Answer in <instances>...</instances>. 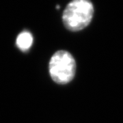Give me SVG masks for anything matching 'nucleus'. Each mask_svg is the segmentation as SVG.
<instances>
[{
    "label": "nucleus",
    "mask_w": 123,
    "mask_h": 123,
    "mask_svg": "<svg viewBox=\"0 0 123 123\" xmlns=\"http://www.w3.org/2000/svg\"><path fill=\"white\" fill-rule=\"evenodd\" d=\"M94 6L90 0H72L62 14V21L66 29L72 31L84 30L91 22Z\"/></svg>",
    "instance_id": "obj_1"
},
{
    "label": "nucleus",
    "mask_w": 123,
    "mask_h": 123,
    "mask_svg": "<svg viewBox=\"0 0 123 123\" xmlns=\"http://www.w3.org/2000/svg\"><path fill=\"white\" fill-rule=\"evenodd\" d=\"M76 62L69 52L61 50L54 53L49 62V73L51 79L58 84H66L74 78Z\"/></svg>",
    "instance_id": "obj_2"
},
{
    "label": "nucleus",
    "mask_w": 123,
    "mask_h": 123,
    "mask_svg": "<svg viewBox=\"0 0 123 123\" xmlns=\"http://www.w3.org/2000/svg\"><path fill=\"white\" fill-rule=\"evenodd\" d=\"M16 43L18 48L23 51H26L30 48L33 43L32 35L27 31H24L17 36Z\"/></svg>",
    "instance_id": "obj_3"
}]
</instances>
